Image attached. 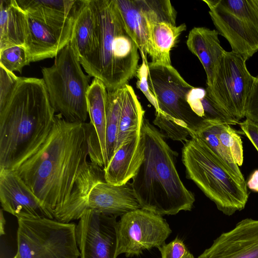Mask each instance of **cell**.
<instances>
[{
	"label": "cell",
	"instance_id": "obj_1",
	"mask_svg": "<svg viewBox=\"0 0 258 258\" xmlns=\"http://www.w3.org/2000/svg\"><path fill=\"white\" fill-rule=\"evenodd\" d=\"M90 124L70 122L59 113L45 139L11 169L25 182L54 219H80L87 196L105 181L104 169L87 161Z\"/></svg>",
	"mask_w": 258,
	"mask_h": 258
},
{
	"label": "cell",
	"instance_id": "obj_2",
	"mask_svg": "<svg viewBox=\"0 0 258 258\" xmlns=\"http://www.w3.org/2000/svg\"><path fill=\"white\" fill-rule=\"evenodd\" d=\"M55 115L43 79L21 77L0 107V169H11L39 145Z\"/></svg>",
	"mask_w": 258,
	"mask_h": 258
},
{
	"label": "cell",
	"instance_id": "obj_3",
	"mask_svg": "<svg viewBox=\"0 0 258 258\" xmlns=\"http://www.w3.org/2000/svg\"><path fill=\"white\" fill-rule=\"evenodd\" d=\"M141 131L145 143L144 158L131 183L141 208L162 216L190 211L195 198L177 172V153L145 117Z\"/></svg>",
	"mask_w": 258,
	"mask_h": 258
},
{
	"label": "cell",
	"instance_id": "obj_4",
	"mask_svg": "<svg viewBox=\"0 0 258 258\" xmlns=\"http://www.w3.org/2000/svg\"><path fill=\"white\" fill-rule=\"evenodd\" d=\"M95 13L98 45L93 56L81 66L98 78L108 91L127 84L139 67V49L130 36L115 0H91Z\"/></svg>",
	"mask_w": 258,
	"mask_h": 258
},
{
	"label": "cell",
	"instance_id": "obj_5",
	"mask_svg": "<svg viewBox=\"0 0 258 258\" xmlns=\"http://www.w3.org/2000/svg\"><path fill=\"white\" fill-rule=\"evenodd\" d=\"M189 136L181 152L186 177L225 215L243 210L249 195L246 182L236 177L201 137L194 133Z\"/></svg>",
	"mask_w": 258,
	"mask_h": 258
},
{
	"label": "cell",
	"instance_id": "obj_6",
	"mask_svg": "<svg viewBox=\"0 0 258 258\" xmlns=\"http://www.w3.org/2000/svg\"><path fill=\"white\" fill-rule=\"evenodd\" d=\"M81 66L69 42L55 56L52 66L41 70L52 108L70 122H86L88 116L86 94L91 77Z\"/></svg>",
	"mask_w": 258,
	"mask_h": 258
},
{
	"label": "cell",
	"instance_id": "obj_7",
	"mask_svg": "<svg viewBox=\"0 0 258 258\" xmlns=\"http://www.w3.org/2000/svg\"><path fill=\"white\" fill-rule=\"evenodd\" d=\"M20 258H79L76 225L55 219H17Z\"/></svg>",
	"mask_w": 258,
	"mask_h": 258
},
{
	"label": "cell",
	"instance_id": "obj_8",
	"mask_svg": "<svg viewBox=\"0 0 258 258\" xmlns=\"http://www.w3.org/2000/svg\"><path fill=\"white\" fill-rule=\"evenodd\" d=\"M219 34L245 60L258 51V0H203Z\"/></svg>",
	"mask_w": 258,
	"mask_h": 258
},
{
	"label": "cell",
	"instance_id": "obj_9",
	"mask_svg": "<svg viewBox=\"0 0 258 258\" xmlns=\"http://www.w3.org/2000/svg\"><path fill=\"white\" fill-rule=\"evenodd\" d=\"M150 90L159 111L166 118L188 130L195 132L204 120L192 110L187 96L193 86L187 83L172 66L148 63Z\"/></svg>",
	"mask_w": 258,
	"mask_h": 258
},
{
	"label": "cell",
	"instance_id": "obj_10",
	"mask_svg": "<svg viewBox=\"0 0 258 258\" xmlns=\"http://www.w3.org/2000/svg\"><path fill=\"white\" fill-rule=\"evenodd\" d=\"M246 61L236 53L225 51L212 85L206 88L216 105L238 121L245 117L247 100L255 80L248 71Z\"/></svg>",
	"mask_w": 258,
	"mask_h": 258
},
{
	"label": "cell",
	"instance_id": "obj_11",
	"mask_svg": "<svg viewBox=\"0 0 258 258\" xmlns=\"http://www.w3.org/2000/svg\"><path fill=\"white\" fill-rule=\"evenodd\" d=\"M171 232L162 215L142 208L128 212L116 223L115 258L122 253L126 257L139 255L144 250L158 248Z\"/></svg>",
	"mask_w": 258,
	"mask_h": 258
},
{
	"label": "cell",
	"instance_id": "obj_12",
	"mask_svg": "<svg viewBox=\"0 0 258 258\" xmlns=\"http://www.w3.org/2000/svg\"><path fill=\"white\" fill-rule=\"evenodd\" d=\"M116 217L92 210L85 211L76 225L81 258H115Z\"/></svg>",
	"mask_w": 258,
	"mask_h": 258
},
{
	"label": "cell",
	"instance_id": "obj_13",
	"mask_svg": "<svg viewBox=\"0 0 258 258\" xmlns=\"http://www.w3.org/2000/svg\"><path fill=\"white\" fill-rule=\"evenodd\" d=\"M74 21L46 22L26 14L24 46L30 62L55 57L70 42Z\"/></svg>",
	"mask_w": 258,
	"mask_h": 258
},
{
	"label": "cell",
	"instance_id": "obj_14",
	"mask_svg": "<svg viewBox=\"0 0 258 258\" xmlns=\"http://www.w3.org/2000/svg\"><path fill=\"white\" fill-rule=\"evenodd\" d=\"M0 201L3 211L17 219H54L39 199L11 169H0Z\"/></svg>",
	"mask_w": 258,
	"mask_h": 258
},
{
	"label": "cell",
	"instance_id": "obj_15",
	"mask_svg": "<svg viewBox=\"0 0 258 258\" xmlns=\"http://www.w3.org/2000/svg\"><path fill=\"white\" fill-rule=\"evenodd\" d=\"M197 258H258V220H241Z\"/></svg>",
	"mask_w": 258,
	"mask_h": 258
},
{
	"label": "cell",
	"instance_id": "obj_16",
	"mask_svg": "<svg viewBox=\"0 0 258 258\" xmlns=\"http://www.w3.org/2000/svg\"><path fill=\"white\" fill-rule=\"evenodd\" d=\"M86 205L87 210L116 217L141 208L129 182L120 185L97 183L90 190Z\"/></svg>",
	"mask_w": 258,
	"mask_h": 258
},
{
	"label": "cell",
	"instance_id": "obj_17",
	"mask_svg": "<svg viewBox=\"0 0 258 258\" xmlns=\"http://www.w3.org/2000/svg\"><path fill=\"white\" fill-rule=\"evenodd\" d=\"M145 149V140L141 131L115 151L104 169L105 181L116 185L128 182L136 175L143 161Z\"/></svg>",
	"mask_w": 258,
	"mask_h": 258
},
{
	"label": "cell",
	"instance_id": "obj_18",
	"mask_svg": "<svg viewBox=\"0 0 258 258\" xmlns=\"http://www.w3.org/2000/svg\"><path fill=\"white\" fill-rule=\"evenodd\" d=\"M70 43L81 65L88 61L97 49V23L91 0L79 1Z\"/></svg>",
	"mask_w": 258,
	"mask_h": 258
},
{
	"label": "cell",
	"instance_id": "obj_19",
	"mask_svg": "<svg viewBox=\"0 0 258 258\" xmlns=\"http://www.w3.org/2000/svg\"><path fill=\"white\" fill-rule=\"evenodd\" d=\"M219 33L203 27L193 28L186 40L188 49L197 56L205 71L207 86L212 85L217 68L225 50L221 45Z\"/></svg>",
	"mask_w": 258,
	"mask_h": 258
},
{
	"label": "cell",
	"instance_id": "obj_20",
	"mask_svg": "<svg viewBox=\"0 0 258 258\" xmlns=\"http://www.w3.org/2000/svg\"><path fill=\"white\" fill-rule=\"evenodd\" d=\"M107 97L108 90L104 84L98 78H94L87 92L86 99L90 123L93 127L95 142L104 161V169L108 165L106 151Z\"/></svg>",
	"mask_w": 258,
	"mask_h": 258
},
{
	"label": "cell",
	"instance_id": "obj_21",
	"mask_svg": "<svg viewBox=\"0 0 258 258\" xmlns=\"http://www.w3.org/2000/svg\"><path fill=\"white\" fill-rule=\"evenodd\" d=\"M0 10V51L13 46H24L26 13L16 0H1Z\"/></svg>",
	"mask_w": 258,
	"mask_h": 258
},
{
	"label": "cell",
	"instance_id": "obj_22",
	"mask_svg": "<svg viewBox=\"0 0 258 258\" xmlns=\"http://www.w3.org/2000/svg\"><path fill=\"white\" fill-rule=\"evenodd\" d=\"M151 46L150 57L153 63L171 66L170 51L181 34L186 30L183 23L179 26L167 22L148 23Z\"/></svg>",
	"mask_w": 258,
	"mask_h": 258
},
{
	"label": "cell",
	"instance_id": "obj_23",
	"mask_svg": "<svg viewBox=\"0 0 258 258\" xmlns=\"http://www.w3.org/2000/svg\"><path fill=\"white\" fill-rule=\"evenodd\" d=\"M30 16L46 22L63 23L75 18L78 0H16Z\"/></svg>",
	"mask_w": 258,
	"mask_h": 258
},
{
	"label": "cell",
	"instance_id": "obj_24",
	"mask_svg": "<svg viewBox=\"0 0 258 258\" xmlns=\"http://www.w3.org/2000/svg\"><path fill=\"white\" fill-rule=\"evenodd\" d=\"M121 90L122 104L115 151L124 142L140 133L145 117V110L133 87L126 84L121 87Z\"/></svg>",
	"mask_w": 258,
	"mask_h": 258
},
{
	"label": "cell",
	"instance_id": "obj_25",
	"mask_svg": "<svg viewBox=\"0 0 258 258\" xmlns=\"http://www.w3.org/2000/svg\"><path fill=\"white\" fill-rule=\"evenodd\" d=\"M126 28L140 53L150 56L151 46L147 19L137 0H115Z\"/></svg>",
	"mask_w": 258,
	"mask_h": 258
},
{
	"label": "cell",
	"instance_id": "obj_26",
	"mask_svg": "<svg viewBox=\"0 0 258 258\" xmlns=\"http://www.w3.org/2000/svg\"><path fill=\"white\" fill-rule=\"evenodd\" d=\"M187 101L192 110L204 120L218 121L230 125L239 124V121L227 114L212 100L206 89L193 88L187 96Z\"/></svg>",
	"mask_w": 258,
	"mask_h": 258
},
{
	"label": "cell",
	"instance_id": "obj_27",
	"mask_svg": "<svg viewBox=\"0 0 258 258\" xmlns=\"http://www.w3.org/2000/svg\"><path fill=\"white\" fill-rule=\"evenodd\" d=\"M121 104V87L108 91L106 107V151L108 164L115 151Z\"/></svg>",
	"mask_w": 258,
	"mask_h": 258
},
{
	"label": "cell",
	"instance_id": "obj_28",
	"mask_svg": "<svg viewBox=\"0 0 258 258\" xmlns=\"http://www.w3.org/2000/svg\"><path fill=\"white\" fill-rule=\"evenodd\" d=\"M194 133L199 135L207 143L236 177L241 181L246 182L239 166L235 163L229 151L222 144L209 120H203Z\"/></svg>",
	"mask_w": 258,
	"mask_h": 258
},
{
	"label": "cell",
	"instance_id": "obj_29",
	"mask_svg": "<svg viewBox=\"0 0 258 258\" xmlns=\"http://www.w3.org/2000/svg\"><path fill=\"white\" fill-rule=\"evenodd\" d=\"M222 144L229 151L232 158L238 166L243 161L242 142L237 132L227 123L209 120Z\"/></svg>",
	"mask_w": 258,
	"mask_h": 258
},
{
	"label": "cell",
	"instance_id": "obj_30",
	"mask_svg": "<svg viewBox=\"0 0 258 258\" xmlns=\"http://www.w3.org/2000/svg\"><path fill=\"white\" fill-rule=\"evenodd\" d=\"M30 63L24 46H13L0 51V66L11 72L21 73L22 69Z\"/></svg>",
	"mask_w": 258,
	"mask_h": 258
},
{
	"label": "cell",
	"instance_id": "obj_31",
	"mask_svg": "<svg viewBox=\"0 0 258 258\" xmlns=\"http://www.w3.org/2000/svg\"><path fill=\"white\" fill-rule=\"evenodd\" d=\"M153 123L160 128L162 133H164V136L173 141L185 142L190 137L187 129L166 118L159 111H155Z\"/></svg>",
	"mask_w": 258,
	"mask_h": 258
},
{
	"label": "cell",
	"instance_id": "obj_32",
	"mask_svg": "<svg viewBox=\"0 0 258 258\" xmlns=\"http://www.w3.org/2000/svg\"><path fill=\"white\" fill-rule=\"evenodd\" d=\"M20 78L0 66V107L9 99Z\"/></svg>",
	"mask_w": 258,
	"mask_h": 258
},
{
	"label": "cell",
	"instance_id": "obj_33",
	"mask_svg": "<svg viewBox=\"0 0 258 258\" xmlns=\"http://www.w3.org/2000/svg\"><path fill=\"white\" fill-rule=\"evenodd\" d=\"M140 55L142 57V62L139 67L135 75L137 78V86L154 106L156 111L158 109L157 101L150 90L148 82V62L147 60V57L144 54L140 53Z\"/></svg>",
	"mask_w": 258,
	"mask_h": 258
},
{
	"label": "cell",
	"instance_id": "obj_34",
	"mask_svg": "<svg viewBox=\"0 0 258 258\" xmlns=\"http://www.w3.org/2000/svg\"><path fill=\"white\" fill-rule=\"evenodd\" d=\"M161 258H182L188 251L182 240L176 237L168 244L158 248Z\"/></svg>",
	"mask_w": 258,
	"mask_h": 258
},
{
	"label": "cell",
	"instance_id": "obj_35",
	"mask_svg": "<svg viewBox=\"0 0 258 258\" xmlns=\"http://www.w3.org/2000/svg\"><path fill=\"white\" fill-rule=\"evenodd\" d=\"M245 117L258 122V76L255 80L247 100Z\"/></svg>",
	"mask_w": 258,
	"mask_h": 258
},
{
	"label": "cell",
	"instance_id": "obj_36",
	"mask_svg": "<svg viewBox=\"0 0 258 258\" xmlns=\"http://www.w3.org/2000/svg\"><path fill=\"white\" fill-rule=\"evenodd\" d=\"M239 124L243 133L258 152V122L246 118Z\"/></svg>",
	"mask_w": 258,
	"mask_h": 258
},
{
	"label": "cell",
	"instance_id": "obj_37",
	"mask_svg": "<svg viewBox=\"0 0 258 258\" xmlns=\"http://www.w3.org/2000/svg\"><path fill=\"white\" fill-rule=\"evenodd\" d=\"M246 185L250 189L258 192V170H254L250 175Z\"/></svg>",
	"mask_w": 258,
	"mask_h": 258
},
{
	"label": "cell",
	"instance_id": "obj_38",
	"mask_svg": "<svg viewBox=\"0 0 258 258\" xmlns=\"http://www.w3.org/2000/svg\"><path fill=\"white\" fill-rule=\"evenodd\" d=\"M6 224V220L3 214V210H1L0 214V234L1 235H4L5 232V225Z\"/></svg>",
	"mask_w": 258,
	"mask_h": 258
},
{
	"label": "cell",
	"instance_id": "obj_39",
	"mask_svg": "<svg viewBox=\"0 0 258 258\" xmlns=\"http://www.w3.org/2000/svg\"><path fill=\"white\" fill-rule=\"evenodd\" d=\"M182 258H194L192 254H191L189 251Z\"/></svg>",
	"mask_w": 258,
	"mask_h": 258
},
{
	"label": "cell",
	"instance_id": "obj_40",
	"mask_svg": "<svg viewBox=\"0 0 258 258\" xmlns=\"http://www.w3.org/2000/svg\"><path fill=\"white\" fill-rule=\"evenodd\" d=\"M13 258H20V257H19V255L17 253H16V254Z\"/></svg>",
	"mask_w": 258,
	"mask_h": 258
}]
</instances>
